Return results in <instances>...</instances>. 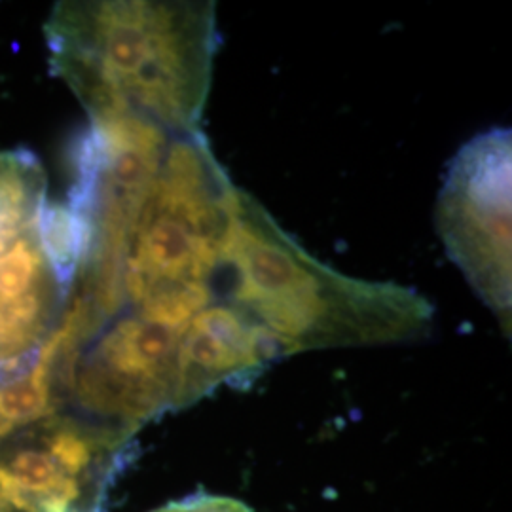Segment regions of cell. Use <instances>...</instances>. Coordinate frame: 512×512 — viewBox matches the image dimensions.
Instances as JSON below:
<instances>
[{"label": "cell", "instance_id": "cell-1", "mask_svg": "<svg viewBox=\"0 0 512 512\" xmlns=\"http://www.w3.org/2000/svg\"><path fill=\"white\" fill-rule=\"evenodd\" d=\"M46 37L55 73L92 122L198 131L219 44L215 2H63Z\"/></svg>", "mask_w": 512, "mask_h": 512}, {"label": "cell", "instance_id": "cell-2", "mask_svg": "<svg viewBox=\"0 0 512 512\" xmlns=\"http://www.w3.org/2000/svg\"><path fill=\"white\" fill-rule=\"evenodd\" d=\"M213 298L255 319L283 355L412 342L429 334L435 317L429 300L410 287L325 266L241 190Z\"/></svg>", "mask_w": 512, "mask_h": 512}, {"label": "cell", "instance_id": "cell-3", "mask_svg": "<svg viewBox=\"0 0 512 512\" xmlns=\"http://www.w3.org/2000/svg\"><path fill=\"white\" fill-rule=\"evenodd\" d=\"M238 192L200 131L169 137L129 238L124 306L181 329L211 304Z\"/></svg>", "mask_w": 512, "mask_h": 512}, {"label": "cell", "instance_id": "cell-4", "mask_svg": "<svg viewBox=\"0 0 512 512\" xmlns=\"http://www.w3.org/2000/svg\"><path fill=\"white\" fill-rule=\"evenodd\" d=\"M511 131L463 145L440 188L435 222L446 255L476 296L511 325Z\"/></svg>", "mask_w": 512, "mask_h": 512}, {"label": "cell", "instance_id": "cell-5", "mask_svg": "<svg viewBox=\"0 0 512 512\" xmlns=\"http://www.w3.org/2000/svg\"><path fill=\"white\" fill-rule=\"evenodd\" d=\"M128 439L69 414L0 437V505L18 512H103Z\"/></svg>", "mask_w": 512, "mask_h": 512}, {"label": "cell", "instance_id": "cell-6", "mask_svg": "<svg viewBox=\"0 0 512 512\" xmlns=\"http://www.w3.org/2000/svg\"><path fill=\"white\" fill-rule=\"evenodd\" d=\"M279 355V344L255 319L224 300H213L181 334L173 410L198 403L219 385L249 380Z\"/></svg>", "mask_w": 512, "mask_h": 512}, {"label": "cell", "instance_id": "cell-7", "mask_svg": "<svg viewBox=\"0 0 512 512\" xmlns=\"http://www.w3.org/2000/svg\"><path fill=\"white\" fill-rule=\"evenodd\" d=\"M42 253L59 289L69 298L92 247V224L65 202H44L38 217Z\"/></svg>", "mask_w": 512, "mask_h": 512}, {"label": "cell", "instance_id": "cell-8", "mask_svg": "<svg viewBox=\"0 0 512 512\" xmlns=\"http://www.w3.org/2000/svg\"><path fill=\"white\" fill-rule=\"evenodd\" d=\"M150 512H253V509L234 497L203 494L167 503Z\"/></svg>", "mask_w": 512, "mask_h": 512}]
</instances>
